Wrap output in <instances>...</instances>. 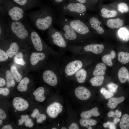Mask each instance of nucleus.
Instances as JSON below:
<instances>
[{
	"mask_svg": "<svg viewBox=\"0 0 129 129\" xmlns=\"http://www.w3.org/2000/svg\"><path fill=\"white\" fill-rule=\"evenodd\" d=\"M57 15L52 8L42 5L39 10L31 12L29 16L37 28L40 30H45L55 23Z\"/></svg>",
	"mask_w": 129,
	"mask_h": 129,
	"instance_id": "obj_1",
	"label": "nucleus"
},
{
	"mask_svg": "<svg viewBox=\"0 0 129 129\" xmlns=\"http://www.w3.org/2000/svg\"><path fill=\"white\" fill-rule=\"evenodd\" d=\"M55 23L59 27L60 31L68 42L69 46L78 45L83 43L82 38L70 25L68 17L65 15L59 13L57 15Z\"/></svg>",
	"mask_w": 129,
	"mask_h": 129,
	"instance_id": "obj_2",
	"label": "nucleus"
},
{
	"mask_svg": "<svg viewBox=\"0 0 129 129\" xmlns=\"http://www.w3.org/2000/svg\"><path fill=\"white\" fill-rule=\"evenodd\" d=\"M57 10L59 13L82 21L87 8L82 3L69 2L64 3L59 6Z\"/></svg>",
	"mask_w": 129,
	"mask_h": 129,
	"instance_id": "obj_3",
	"label": "nucleus"
},
{
	"mask_svg": "<svg viewBox=\"0 0 129 129\" xmlns=\"http://www.w3.org/2000/svg\"><path fill=\"white\" fill-rule=\"evenodd\" d=\"M0 6L11 20L21 21L25 17V11L12 0H0Z\"/></svg>",
	"mask_w": 129,
	"mask_h": 129,
	"instance_id": "obj_4",
	"label": "nucleus"
},
{
	"mask_svg": "<svg viewBox=\"0 0 129 129\" xmlns=\"http://www.w3.org/2000/svg\"><path fill=\"white\" fill-rule=\"evenodd\" d=\"M6 25L7 32L12 33L21 39L28 37V30L21 21L11 20L6 22Z\"/></svg>",
	"mask_w": 129,
	"mask_h": 129,
	"instance_id": "obj_5",
	"label": "nucleus"
},
{
	"mask_svg": "<svg viewBox=\"0 0 129 129\" xmlns=\"http://www.w3.org/2000/svg\"><path fill=\"white\" fill-rule=\"evenodd\" d=\"M47 30L48 35L53 43L60 48V50L65 51L69 44L62 32L54 27L53 25Z\"/></svg>",
	"mask_w": 129,
	"mask_h": 129,
	"instance_id": "obj_6",
	"label": "nucleus"
},
{
	"mask_svg": "<svg viewBox=\"0 0 129 129\" xmlns=\"http://www.w3.org/2000/svg\"><path fill=\"white\" fill-rule=\"evenodd\" d=\"M68 20L70 26L82 38L90 32L89 27L82 21L79 19H71L68 17Z\"/></svg>",
	"mask_w": 129,
	"mask_h": 129,
	"instance_id": "obj_7",
	"label": "nucleus"
},
{
	"mask_svg": "<svg viewBox=\"0 0 129 129\" xmlns=\"http://www.w3.org/2000/svg\"><path fill=\"white\" fill-rule=\"evenodd\" d=\"M59 68L53 71L51 70H45L43 73L42 77L44 82L49 85L54 86L59 83L61 75L59 72Z\"/></svg>",
	"mask_w": 129,
	"mask_h": 129,
	"instance_id": "obj_8",
	"label": "nucleus"
},
{
	"mask_svg": "<svg viewBox=\"0 0 129 129\" xmlns=\"http://www.w3.org/2000/svg\"><path fill=\"white\" fill-rule=\"evenodd\" d=\"M25 11L36 7H41L40 0H12Z\"/></svg>",
	"mask_w": 129,
	"mask_h": 129,
	"instance_id": "obj_9",
	"label": "nucleus"
},
{
	"mask_svg": "<svg viewBox=\"0 0 129 129\" xmlns=\"http://www.w3.org/2000/svg\"><path fill=\"white\" fill-rule=\"evenodd\" d=\"M63 106L58 102H54L48 105L46 109V112L50 118H55L63 110Z\"/></svg>",
	"mask_w": 129,
	"mask_h": 129,
	"instance_id": "obj_10",
	"label": "nucleus"
},
{
	"mask_svg": "<svg viewBox=\"0 0 129 129\" xmlns=\"http://www.w3.org/2000/svg\"><path fill=\"white\" fill-rule=\"evenodd\" d=\"M74 94L78 99L83 101L87 100L90 97L91 94L86 88L82 86H77L74 90Z\"/></svg>",
	"mask_w": 129,
	"mask_h": 129,
	"instance_id": "obj_11",
	"label": "nucleus"
},
{
	"mask_svg": "<svg viewBox=\"0 0 129 129\" xmlns=\"http://www.w3.org/2000/svg\"><path fill=\"white\" fill-rule=\"evenodd\" d=\"M30 38L34 47L37 51H40L43 48V43L38 34L33 31L31 32Z\"/></svg>",
	"mask_w": 129,
	"mask_h": 129,
	"instance_id": "obj_12",
	"label": "nucleus"
},
{
	"mask_svg": "<svg viewBox=\"0 0 129 129\" xmlns=\"http://www.w3.org/2000/svg\"><path fill=\"white\" fill-rule=\"evenodd\" d=\"M12 104L14 108L19 111H23L27 109L29 104L25 99L19 97H15L13 100Z\"/></svg>",
	"mask_w": 129,
	"mask_h": 129,
	"instance_id": "obj_13",
	"label": "nucleus"
},
{
	"mask_svg": "<svg viewBox=\"0 0 129 129\" xmlns=\"http://www.w3.org/2000/svg\"><path fill=\"white\" fill-rule=\"evenodd\" d=\"M89 22L91 27L95 30L98 33L101 34L104 32L103 28L100 26L99 21L97 18L92 17L89 18Z\"/></svg>",
	"mask_w": 129,
	"mask_h": 129,
	"instance_id": "obj_14",
	"label": "nucleus"
},
{
	"mask_svg": "<svg viewBox=\"0 0 129 129\" xmlns=\"http://www.w3.org/2000/svg\"><path fill=\"white\" fill-rule=\"evenodd\" d=\"M87 75L86 71L82 68L78 71L71 78H75L77 82L79 83L82 84L85 81Z\"/></svg>",
	"mask_w": 129,
	"mask_h": 129,
	"instance_id": "obj_15",
	"label": "nucleus"
},
{
	"mask_svg": "<svg viewBox=\"0 0 129 129\" xmlns=\"http://www.w3.org/2000/svg\"><path fill=\"white\" fill-rule=\"evenodd\" d=\"M99 115L98 108L95 107L90 110L83 111L81 113L80 116L81 118L89 119L92 116L97 117Z\"/></svg>",
	"mask_w": 129,
	"mask_h": 129,
	"instance_id": "obj_16",
	"label": "nucleus"
},
{
	"mask_svg": "<svg viewBox=\"0 0 129 129\" xmlns=\"http://www.w3.org/2000/svg\"><path fill=\"white\" fill-rule=\"evenodd\" d=\"M45 55L43 53L33 52L30 56V63L32 65H35L39 61L44 60L45 58Z\"/></svg>",
	"mask_w": 129,
	"mask_h": 129,
	"instance_id": "obj_17",
	"label": "nucleus"
},
{
	"mask_svg": "<svg viewBox=\"0 0 129 129\" xmlns=\"http://www.w3.org/2000/svg\"><path fill=\"white\" fill-rule=\"evenodd\" d=\"M123 21L119 18L116 19H110L107 22V25L111 29L118 28L123 25Z\"/></svg>",
	"mask_w": 129,
	"mask_h": 129,
	"instance_id": "obj_18",
	"label": "nucleus"
},
{
	"mask_svg": "<svg viewBox=\"0 0 129 129\" xmlns=\"http://www.w3.org/2000/svg\"><path fill=\"white\" fill-rule=\"evenodd\" d=\"M45 92L44 88L40 87L37 88L33 92V94L35 97V100L38 102H42L45 99L44 94Z\"/></svg>",
	"mask_w": 129,
	"mask_h": 129,
	"instance_id": "obj_19",
	"label": "nucleus"
},
{
	"mask_svg": "<svg viewBox=\"0 0 129 129\" xmlns=\"http://www.w3.org/2000/svg\"><path fill=\"white\" fill-rule=\"evenodd\" d=\"M106 66L105 64L99 63L97 64L92 74L94 76L103 75L105 74Z\"/></svg>",
	"mask_w": 129,
	"mask_h": 129,
	"instance_id": "obj_20",
	"label": "nucleus"
},
{
	"mask_svg": "<svg viewBox=\"0 0 129 129\" xmlns=\"http://www.w3.org/2000/svg\"><path fill=\"white\" fill-rule=\"evenodd\" d=\"M118 76L120 81L122 83L125 82L129 76V72L127 69L125 67L120 68L119 70Z\"/></svg>",
	"mask_w": 129,
	"mask_h": 129,
	"instance_id": "obj_21",
	"label": "nucleus"
},
{
	"mask_svg": "<svg viewBox=\"0 0 129 129\" xmlns=\"http://www.w3.org/2000/svg\"><path fill=\"white\" fill-rule=\"evenodd\" d=\"M124 99L125 98L123 96L119 97L111 98L108 100L107 105L112 109L115 108L118 104L123 102Z\"/></svg>",
	"mask_w": 129,
	"mask_h": 129,
	"instance_id": "obj_22",
	"label": "nucleus"
},
{
	"mask_svg": "<svg viewBox=\"0 0 129 129\" xmlns=\"http://www.w3.org/2000/svg\"><path fill=\"white\" fill-rule=\"evenodd\" d=\"M116 56L115 51L112 50L110 54L105 55L102 57V61L105 64L109 66H111L113 65L112 60L115 58Z\"/></svg>",
	"mask_w": 129,
	"mask_h": 129,
	"instance_id": "obj_23",
	"label": "nucleus"
},
{
	"mask_svg": "<svg viewBox=\"0 0 129 129\" xmlns=\"http://www.w3.org/2000/svg\"><path fill=\"white\" fill-rule=\"evenodd\" d=\"M19 47L17 43L14 42L11 43L6 53L10 58H12L16 55L18 51Z\"/></svg>",
	"mask_w": 129,
	"mask_h": 129,
	"instance_id": "obj_24",
	"label": "nucleus"
},
{
	"mask_svg": "<svg viewBox=\"0 0 129 129\" xmlns=\"http://www.w3.org/2000/svg\"><path fill=\"white\" fill-rule=\"evenodd\" d=\"M79 123L83 127L87 128L88 129H91V126L96 125L97 121L94 119H80Z\"/></svg>",
	"mask_w": 129,
	"mask_h": 129,
	"instance_id": "obj_25",
	"label": "nucleus"
},
{
	"mask_svg": "<svg viewBox=\"0 0 129 129\" xmlns=\"http://www.w3.org/2000/svg\"><path fill=\"white\" fill-rule=\"evenodd\" d=\"M119 37L123 41L127 42L129 40V31L125 27H121L118 30Z\"/></svg>",
	"mask_w": 129,
	"mask_h": 129,
	"instance_id": "obj_26",
	"label": "nucleus"
},
{
	"mask_svg": "<svg viewBox=\"0 0 129 129\" xmlns=\"http://www.w3.org/2000/svg\"><path fill=\"white\" fill-rule=\"evenodd\" d=\"M30 82L29 79L25 77L20 82L17 87L18 90L20 92H25L27 90V85Z\"/></svg>",
	"mask_w": 129,
	"mask_h": 129,
	"instance_id": "obj_27",
	"label": "nucleus"
},
{
	"mask_svg": "<svg viewBox=\"0 0 129 129\" xmlns=\"http://www.w3.org/2000/svg\"><path fill=\"white\" fill-rule=\"evenodd\" d=\"M104 79V77L103 75L94 76L91 78L90 82L92 86H99L103 83Z\"/></svg>",
	"mask_w": 129,
	"mask_h": 129,
	"instance_id": "obj_28",
	"label": "nucleus"
},
{
	"mask_svg": "<svg viewBox=\"0 0 129 129\" xmlns=\"http://www.w3.org/2000/svg\"><path fill=\"white\" fill-rule=\"evenodd\" d=\"M120 127L121 129H129V115L127 114L122 116L119 123Z\"/></svg>",
	"mask_w": 129,
	"mask_h": 129,
	"instance_id": "obj_29",
	"label": "nucleus"
},
{
	"mask_svg": "<svg viewBox=\"0 0 129 129\" xmlns=\"http://www.w3.org/2000/svg\"><path fill=\"white\" fill-rule=\"evenodd\" d=\"M102 16L105 18H109L116 16L117 12L114 10H110L106 8H103L101 10Z\"/></svg>",
	"mask_w": 129,
	"mask_h": 129,
	"instance_id": "obj_30",
	"label": "nucleus"
},
{
	"mask_svg": "<svg viewBox=\"0 0 129 129\" xmlns=\"http://www.w3.org/2000/svg\"><path fill=\"white\" fill-rule=\"evenodd\" d=\"M5 77L7 86L8 88L14 86L15 85V83L11 72L9 70H8L6 71Z\"/></svg>",
	"mask_w": 129,
	"mask_h": 129,
	"instance_id": "obj_31",
	"label": "nucleus"
},
{
	"mask_svg": "<svg viewBox=\"0 0 129 129\" xmlns=\"http://www.w3.org/2000/svg\"><path fill=\"white\" fill-rule=\"evenodd\" d=\"M118 60L121 63L125 64L129 62V53L120 52L118 54Z\"/></svg>",
	"mask_w": 129,
	"mask_h": 129,
	"instance_id": "obj_32",
	"label": "nucleus"
},
{
	"mask_svg": "<svg viewBox=\"0 0 129 129\" xmlns=\"http://www.w3.org/2000/svg\"><path fill=\"white\" fill-rule=\"evenodd\" d=\"M11 72L14 80L17 82H20L22 78V76L18 72L16 67L12 65L10 68Z\"/></svg>",
	"mask_w": 129,
	"mask_h": 129,
	"instance_id": "obj_33",
	"label": "nucleus"
},
{
	"mask_svg": "<svg viewBox=\"0 0 129 129\" xmlns=\"http://www.w3.org/2000/svg\"><path fill=\"white\" fill-rule=\"evenodd\" d=\"M14 61L16 64L22 65H24L25 63L23 58V55L21 52H18L14 57Z\"/></svg>",
	"mask_w": 129,
	"mask_h": 129,
	"instance_id": "obj_34",
	"label": "nucleus"
},
{
	"mask_svg": "<svg viewBox=\"0 0 129 129\" xmlns=\"http://www.w3.org/2000/svg\"><path fill=\"white\" fill-rule=\"evenodd\" d=\"M118 10L121 13H123L128 12L129 11V8L127 4L124 2L119 3L117 6Z\"/></svg>",
	"mask_w": 129,
	"mask_h": 129,
	"instance_id": "obj_35",
	"label": "nucleus"
},
{
	"mask_svg": "<svg viewBox=\"0 0 129 129\" xmlns=\"http://www.w3.org/2000/svg\"><path fill=\"white\" fill-rule=\"evenodd\" d=\"M100 91L104 97L107 99L111 97L114 95V94L113 93L107 90L104 87L100 89Z\"/></svg>",
	"mask_w": 129,
	"mask_h": 129,
	"instance_id": "obj_36",
	"label": "nucleus"
},
{
	"mask_svg": "<svg viewBox=\"0 0 129 129\" xmlns=\"http://www.w3.org/2000/svg\"><path fill=\"white\" fill-rule=\"evenodd\" d=\"M108 90L113 93L115 92L118 87V86L117 84L113 83H111L107 85Z\"/></svg>",
	"mask_w": 129,
	"mask_h": 129,
	"instance_id": "obj_37",
	"label": "nucleus"
},
{
	"mask_svg": "<svg viewBox=\"0 0 129 129\" xmlns=\"http://www.w3.org/2000/svg\"><path fill=\"white\" fill-rule=\"evenodd\" d=\"M8 56L6 53L1 49H0V61L3 62L7 59Z\"/></svg>",
	"mask_w": 129,
	"mask_h": 129,
	"instance_id": "obj_38",
	"label": "nucleus"
},
{
	"mask_svg": "<svg viewBox=\"0 0 129 129\" xmlns=\"http://www.w3.org/2000/svg\"><path fill=\"white\" fill-rule=\"evenodd\" d=\"M10 90L7 87L0 88V94L4 96H7L9 94Z\"/></svg>",
	"mask_w": 129,
	"mask_h": 129,
	"instance_id": "obj_39",
	"label": "nucleus"
},
{
	"mask_svg": "<svg viewBox=\"0 0 129 129\" xmlns=\"http://www.w3.org/2000/svg\"><path fill=\"white\" fill-rule=\"evenodd\" d=\"M113 123L108 121L106 123H104L103 124L105 128L108 127L110 129H115L116 127Z\"/></svg>",
	"mask_w": 129,
	"mask_h": 129,
	"instance_id": "obj_40",
	"label": "nucleus"
},
{
	"mask_svg": "<svg viewBox=\"0 0 129 129\" xmlns=\"http://www.w3.org/2000/svg\"><path fill=\"white\" fill-rule=\"evenodd\" d=\"M28 118H29V116L27 115H22L21 116V118L18 120L19 122L18 125H22Z\"/></svg>",
	"mask_w": 129,
	"mask_h": 129,
	"instance_id": "obj_41",
	"label": "nucleus"
},
{
	"mask_svg": "<svg viewBox=\"0 0 129 129\" xmlns=\"http://www.w3.org/2000/svg\"><path fill=\"white\" fill-rule=\"evenodd\" d=\"M31 119L28 118L24 122L25 126L26 127L31 128L34 126V124Z\"/></svg>",
	"mask_w": 129,
	"mask_h": 129,
	"instance_id": "obj_42",
	"label": "nucleus"
},
{
	"mask_svg": "<svg viewBox=\"0 0 129 129\" xmlns=\"http://www.w3.org/2000/svg\"><path fill=\"white\" fill-rule=\"evenodd\" d=\"M65 0H52L53 4L58 6L64 3Z\"/></svg>",
	"mask_w": 129,
	"mask_h": 129,
	"instance_id": "obj_43",
	"label": "nucleus"
},
{
	"mask_svg": "<svg viewBox=\"0 0 129 129\" xmlns=\"http://www.w3.org/2000/svg\"><path fill=\"white\" fill-rule=\"evenodd\" d=\"M69 129H79V128L77 124L75 122H73L70 125Z\"/></svg>",
	"mask_w": 129,
	"mask_h": 129,
	"instance_id": "obj_44",
	"label": "nucleus"
},
{
	"mask_svg": "<svg viewBox=\"0 0 129 129\" xmlns=\"http://www.w3.org/2000/svg\"><path fill=\"white\" fill-rule=\"evenodd\" d=\"M6 116L4 111L1 108L0 109V118L1 120L5 119Z\"/></svg>",
	"mask_w": 129,
	"mask_h": 129,
	"instance_id": "obj_45",
	"label": "nucleus"
},
{
	"mask_svg": "<svg viewBox=\"0 0 129 129\" xmlns=\"http://www.w3.org/2000/svg\"><path fill=\"white\" fill-rule=\"evenodd\" d=\"M69 2L71 3H80L84 5L86 3L87 0H68Z\"/></svg>",
	"mask_w": 129,
	"mask_h": 129,
	"instance_id": "obj_46",
	"label": "nucleus"
},
{
	"mask_svg": "<svg viewBox=\"0 0 129 129\" xmlns=\"http://www.w3.org/2000/svg\"><path fill=\"white\" fill-rule=\"evenodd\" d=\"M39 113L38 110L37 108H35L33 110L31 116L33 118H36L37 116Z\"/></svg>",
	"mask_w": 129,
	"mask_h": 129,
	"instance_id": "obj_47",
	"label": "nucleus"
},
{
	"mask_svg": "<svg viewBox=\"0 0 129 129\" xmlns=\"http://www.w3.org/2000/svg\"><path fill=\"white\" fill-rule=\"evenodd\" d=\"M6 83L5 80L3 78H0V87H1L4 86Z\"/></svg>",
	"mask_w": 129,
	"mask_h": 129,
	"instance_id": "obj_48",
	"label": "nucleus"
},
{
	"mask_svg": "<svg viewBox=\"0 0 129 129\" xmlns=\"http://www.w3.org/2000/svg\"><path fill=\"white\" fill-rule=\"evenodd\" d=\"M1 129H12L13 128L12 126L9 124L6 125L4 126Z\"/></svg>",
	"mask_w": 129,
	"mask_h": 129,
	"instance_id": "obj_49",
	"label": "nucleus"
},
{
	"mask_svg": "<svg viewBox=\"0 0 129 129\" xmlns=\"http://www.w3.org/2000/svg\"><path fill=\"white\" fill-rule=\"evenodd\" d=\"M115 115L118 118L120 117L122 115V113L121 112L119 111L118 110H116L115 112Z\"/></svg>",
	"mask_w": 129,
	"mask_h": 129,
	"instance_id": "obj_50",
	"label": "nucleus"
},
{
	"mask_svg": "<svg viewBox=\"0 0 129 129\" xmlns=\"http://www.w3.org/2000/svg\"><path fill=\"white\" fill-rule=\"evenodd\" d=\"M115 115V113L113 111H109L108 114V117H113Z\"/></svg>",
	"mask_w": 129,
	"mask_h": 129,
	"instance_id": "obj_51",
	"label": "nucleus"
},
{
	"mask_svg": "<svg viewBox=\"0 0 129 129\" xmlns=\"http://www.w3.org/2000/svg\"><path fill=\"white\" fill-rule=\"evenodd\" d=\"M120 121L119 118H115L114 119L113 123L115 124H117Z\"/></svg>",
	"mask_w": 129,
	"mask_h": 129,
	"instance_id": "obj_52",
	"label": "nucleus"
},
{
	"mask_svg": "<svg viewBox=\"0 0 129 129\" xmlns=\"http://www.w3.org/2000/svg\"><path fill=\"white\" fill-rule=\"evenodd\" d=\"M36 121L37 123H43V121L39 118H37Z\"/></svg>",
	"mask_w": 129,
	"mask_h": 129,
	"instance_id": "obj_53",
	"label": "nucleus"
},
{
	"mask_svg": "<svg viewBox=\"0 0 129 129\" xmlns=\"http://www.w3.org/2000/svg\"><path fill=\"white\" fill-rule=\"evenodd\" d=\"M61 129H67V128L65 127H61Z\"/></svg>",
	"mask_w": 129,
	"mask_h": 129,
	"instance_id": "obj_54",
	"label": "nucleus"
},
{
	"mask_svg": "<svg viewBox=\"0 0 129 129\" xmlns=\"http://www.w3.org/2000/svg\"><path fill=\"white\" fill-rule=\"evenodd\" d=\"M3 123V121L1 120V119H0V125H1Z\"/></svg>",
	"mask_w": 129,
	"mask_h": 129,
	"instance_id": "obj_55",
	"label": "nucleus"
},
{
	"mask_svg": "<svg viewBox=\"0 0 129 129\" xmlns=\"http://www.w3.org/2000/svg\"><path fill=\"white\" fill-rule=\"evenodd\" d=\"M52 129H57V128L55 127H53L51 128Z\"/></svg>",
	"mask_w": 129,
	"mask_h": 129,
	"instance_id": "obj_56",
	"label": "nucleus"
}]
</instances>
